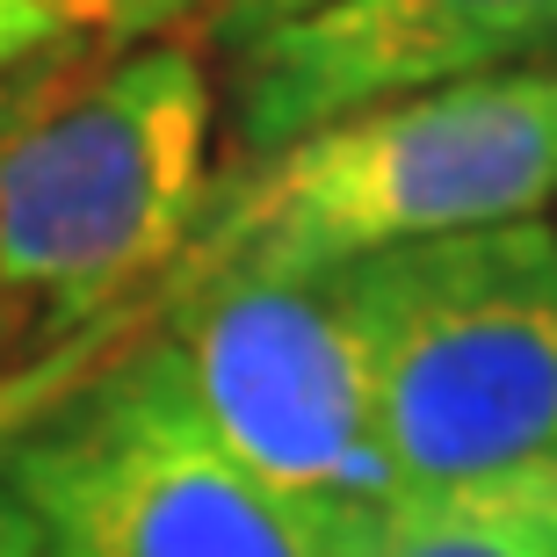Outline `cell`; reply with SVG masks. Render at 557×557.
<instances>
[{
  "mask_svg": "<svg viewBox=\"0 0 557 557\" xmlns=\"http://www.w3.org/2000/svg\"><path fill=\"white\" fill-rule=\"evenodd\" d=\"M218 81L196 37L65 44L0 81V305L44 341L131 319L210 210Z\"/></svg>",
  "mask_w": 557,
  "mask_h": 557,
  "instance_id": "6da1fadb",
  "label": "cell"
},
{
  "mask_svg": "<svg viewBox=\"0 0 557 557\" xmlns=\"http://www.w3.org/2000/svg\"><path fill=\"white\" fill-rule=\"evenodd\" d=\"M557 210V59L348 109L210 188L182 261L341 269Z\"/></svg>",
  "mask_w": 557,
  "mask_h": 557,
  "instance_id": "7a4b0ae2",
  "label": "cell"
},
{
  "mask_svg": "<svg viewBox=\"0 0 557 557\" xmlns=\"http://www.w3.org/2000/svg\"><path fill=\"white\" fill-rule=\"evenodd\" d=\"M0 485L59 557H370L384 521L239 463L152 326L109 333L0 434Z\"/></svg>",
  "mask_w": 557,
  "mask_h": 557,
  "instance_id": "3957f363",
  "label": "cell"
},
{
  "mask_svg": "<svg viewBox=\"0 0 557 557\" xmlns=\"http://www.w3.org/2000/svg\"><path fill=\"white\" fill-rule=\"evenodd\" d=\"M406 493L557 456V225L449 232L333 269Z\"/></svg>",
  "mask_w": 557,
  "mask_h": 557,
  "instance_id": "277c9868",
  "label": "cell"
},
{
  "mask_svg": "<svg viewBox=\"0 0 557 557\" xmlns=\"http://www.w3.org/2000/svg\"><path fill=\"white\" fill-rule=\"evenodd\" d=\"M152 333L174 348L218 442L269 485L355 515L406 499L333 269L174 261L152 289Z\"/></svg>",
  "mask_w": 557,
  "mask_h": 557,
  "instance_id": "5b68a950",
  "label": "cell"
},
{
  "mask_svg": "<svg viewBox=\"0 0 557 557\" xmlns=\"http://www.w3.org/2000/svg\"><path fill=\"white\" fill-rule=\"evenodd\" d=\"M543 59L557 0H326L232 51V138L261 160L348 109Z\"/></svg>",
  "mask_w": 557,
  "mask_h": 557,
  "instance_id": "8992f818",
  "label": "cell"
},
{
  "mask_svg": "<svg viewBox=\"0 0 557 557\" xmlns=\"http://www.w3.org/2000/svg\"><path fill=\"white\" fill-rule=\"evenodd\" d=\"M370 557H557V456L406 493L376 521Z\"/></svg>",
  "mask_w": 557,
  "mask_h": 557,
  "instance_id": "52a82bcc",
  "label": "cell"
},
{
  "mask_svg": "<svg viewBox=\"0 0 557 557\" xmlns=\"http://www.w3.org/2000/svg\"><path fill=\"white\" fill-rule=\"evenodd\" d=\"M59 15L81 44H152V37H196L210 22V0H37Z\"/></svg>",
  "mask_w": 557,
  "mask_h": 557,
  "instance_id": "ba28073f",
  "label": "cell"
},
{
  "mask_svg": "<svg viewBox=\"0 0 557 557\" xmlns=\"http://www.w3.org/2000/svg\"><path fill=\"white\" fill-rule=\"evenodd\" d=\"M131 319H138V311H131ZM109 326H124V319H102V326L73 333V341H59V348H51V355H37L29 370H15V376H8V384H0V434L15 428V420L29 413V406H37V398L51 392V384H59L65 370H73V362H87V355L102 348V341H109Z\"/></svg>",
  "mask_w": 557,
  "mask_h": 557,
  "instance_id": "9c48e42d",
  "label": "cell"
},
{
  "mask_svg": "<svg viewBox=\"0 0 557 557\" xmlns=\"http://www.w3.org/2000/svg\"><path fill=\"white\" fill-rule=\"evenodd\" d=\"M65 44H81V37L59 15H44L37 0H0V81L22 73V65H37V59H51V51H65Z\"/></svg>",
  "mask_w": 557,
  "mask_h": 557,
  "instance_id": "30bf717a",
  "label": "cell"
},
{
  "mask_svg": "<svg viewBox=\"0 0 557 557\" xmlns=\"http://www.w3.org/2000/svg\"><path fill=\"white\" fill-rule=\"evenodd\" d=\"M311 8H326V0H210V29H218L232 51H247L253 37H269V29L311 15Z\"/></svg>",
  "mask_w": 557,
  "mask_h": 557,
  "instance_id": "8fae6325",
  "label": "cell"
},
{
  "mask_svg": "<svg viewBox=\"0 0 557 557\" xmlns=\"http://www.w3.org/2000/svg\"><path fill=\"white\" fill-rule=\"evenodd\" d=\"M0 557H59V543L37 529V515L0 485Z\"/></svg>",
  "mask_w": 557,
  "mask_h": 557,
  "instance_id": "7c38bea8",
  "label": "cell"
},
{
  "mask_svg": "<svg viewBox=\"0 0 557 557\" xmlns=\"http://www.w3.org/2000/svg\"><path fill=\"white\" fill-rule=\"evenodd\" d=\"M22 341H37V348H59V341H44L37 326H29V319H22L15 305H0V384H8V376L22 370L15 355H22Z\"/></svg>",
  "mask_w": 557,
  "mask_h": 557,
  "instance_id": "4fadbf2b",
  "label": "cell"
},
{
  "mask_svg": "<svg viewBox=\"0 0 557 557\" xmlns=\"http://www.w3.org/2000/svg\"><path fill=\"white\" fill-rule=\"evenodd\" d=\"M550 225H557V218H550Z\"/></svg>",
  "mask_w": 557,
  "mask_h": 557,
  "instance_id": "5bb4252c",
  "label": "cell"
}]
</instances>
